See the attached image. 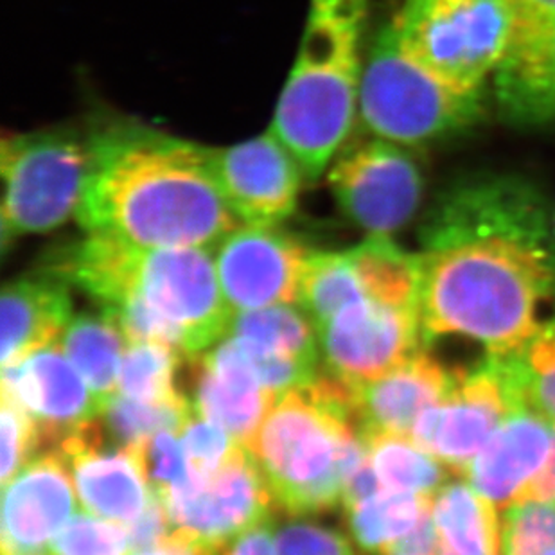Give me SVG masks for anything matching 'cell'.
I'll use <instances>...</instances> for the list:
<instances>
[{
    "mask_svg": "<svg viewBox=\"0 0 555 555\" xmlns=\"http://www.w3.org/2000/svg\"><path fill=\"white\" fill-rule=\"evenodd\" d=\"M89 155L76 212L87 234L139 247L215 250L242 225L216 185L207 146L114 121L90 133Z\"/></svg>",
    "mask_w": 555,
    "mask_h": 555,
    "instance_id": "2",
    "label": "cell"
},
{
    "mask_svg": "<svg viewBox=\"0 0 555 555\" xmlns=\"http://www.w3.org/2000/svg\"><path fill=\"white\" fill-rule=\"evenodd\" d=\"M525 401L508 358L486 354L462 369L455 387L439 404L421 414L412 439L455 475H464L498 426Z\"/></svg>",
    "mask_w": 555,
    "mask_h": 555,
    "instance_id": "10",
    "label": "cell"
},
{
    "mask_svg": "<svg viewBox=\"0 0 555 555\" xmlns=\"http://www.w3.org/2000/svg\"><path fill=\"white\" fill-rule=\"evenodd\" d=\"M185 360L194 412L225 428L250 450L279 398L262 387L243 347L236 338H229L212 351L188 354Z\"/></svg>",
    "mask_w": 555,
    "mask_h": 555,
    "instance_id": "17",
    "label": "cell"
},
{
    "mask_svg": "<svg viewBox=\"0 0 555 555\" xmlns=\"http://www.w3.org/2000/svg\"><path fill=\"white\" fill-rule=\"evenodd\" d=\"M493 92L508 125L538 128L555 122V18L516 29Z\"/></svg>",
    "mask_w": 555,
    "mask_h": 555,
    "instance_id": "22",
    "label": "cell"
},
{
    "mask_svg": "<svg viewBox=\"0 0 555 555\" xmlns=\"http://www.w3.org/2000/svg\"><path fill=\"white\" fill-rule=\"evenodd\" d=\"M554 442V423L530 404H521L489 437L464 478L503 513L527 496L545 469Z\"/></svg>",
    "mask_w": 555,
    "mask_h": 555,
    "instance_id": "19",
    "label": "cell"
},
{
    "mask_svg": "<svg viewBox=\"0 0 555 555\" xmlns=\"http://www.w3.org/2000/svg\"><path fill=\"white\" fill-rule=\"evenodd\" d=\"M383 491V483L379 482L374 467H372L371 459L365 462L349 480H347L346 489H344V500L341 505L344 508L352 507L357 503L367 500V498L374 496V494Z\"/></svg>",
    "mask_w": 555,
    "mask_h": 555,
    "instance_id": "41",
    "label": "cell"
},
{
    "mask_svg": "<svg viewBox=\"0 0 555 555\" xmlns=\"http://www.w3.org/2000/svg\"><path fill=\"white\" fill-rule=\"evenodd\" d=\"M62 347L76 365L101 406L116 396L126 341L119 325L103 313H81L73 317L62 336Z\"/></svg>",
    "mask_w": 555,
    "mask_h": 555,
    "instance_id": "24",
    "label": "cell"
},
{
    "mask_svg": "<svg viewBox=\"0 0 555 555\" xmlns=\"http://www.w3.org/2000/svg\"><path fill=\"white\" fill-rule=\"evenodd\" d=\"M250 451L273 500L294 518L341 505L347 480L369 462L360 428L305 388L278 399Z\"/></svg>",
    "mask_w": 555,
    "mask_h": 555,
    "instance_id": "4",
    "label": "cell"
},
{
    "mask_svg": "<svg viewBox=\"0 0 555 555\" xmlns=\"http://www.w3.org/2000/svg\"><path fill=\"white\" fill-rule=\"evenodd\" d=\"M365 297L367 292L352 264L349 248L341 251H311L297 305L313 320L317 330L324 327L341 309Z\"/></svg>",
    "mask_w": 555,
    "mask_h": 555,
    "instance_id": "28",
    "label": "cell"
},
{
    "mask_svg": "<svg viewBox=\"0 0 555 555\" xmlns=\"http://www.w3.org/2000/svg\"><path fill=\"white\" fill-rule=\"evenodd\" d=\"M89 157V137L65 128L2 137L4 248L18 237L54 231L76 216Z\"/></svg>",
    "mask_w": 555,
    "mask_h": 555,
    "instance_id": "8",
    "label": "cell"
},
{
    "mask_svg": "<svg viewBox=\"0 0 555 555\" xmlns=\"http://www.w3.org/2000/svg\"><path fill=\"white\" fill-rule=\"evenodd\" d=\"M144 446L105 450V446L90 439L83 426L63 440L59 451L68 461L85 513L122 525H130L144 513L155 496Z\"/></svg>",
    "mask_w": 555,
    "mask_h": 555,
    "instance_id": "18",
    "label": "cell"
},
{
    "mask_svg": "<svg viewBox=\"0 0 555 555\" xmlns=\"http://www.w3.org/2000/svg\"><path fill=\"white\" fill-rule=\"evenodd\" d=\"M319 335L324 367L357 385L379 379L426 346L417 308L371 297L341 309Z\"/></svg>",
    "mask_w": 555,
    "mask_h": 555,
    "instance_id": "13",
    "label": "cell"
},
{
    "mask_svg": "<svg viewBox=\"0 0 555 555\" xmlns=\"http://www.w3.org/2000/svg\"><path fill=\"white\" fill-rule=\"evenodd\" d=\"M184 351L160 341H137L128 344L122 357L117 390L126 398L137 401H175L184 398L177 390L175 376L184 363Z\"/></svg>",
    "mask_w": 555,
    "mask_h": 555,
    "instance_id": "30",
    "label": "cell"
},
{
    "mask_svg": "<svg viewBox=\"0 0 555 555\" xmlns=\"http://www.w3.org/2000/svg\"><path fill=\"white\" fill-rule=\"evenodd\" d=\"M126 525L78 513L54 540L51 555H130Z\"/></svg>",
    "mask_w": 555,
    "mask_h": 555,
    "instance_id": "33",
    "label": "cell"
},
{
    "mask_svg": "<svg viewBox=\"0 0 555 555\" xmlns=\"http://www.w3.org/2000/svg\"><path fill=\"white\" fill-rule=\"evenodd\" d=\"M207 155L216 185L242 225H281L294 215L308 179L270 128L232 146H207Z\"/></svg>",
    "mask_w": 555,
    "mask_h": 555,
    "instance_id": "12",
    "label": "cell"
},
{
    "mask_svg": "<svg viewBox=\"0 0 555 555\" xmlns=\"http://www.w3.org/2000/svg\"><path fill=\"white\" fill-rule=\"evenodd\" d=\"M430 496L383 489L346 508L347 524L357 545L369 554L393 555L399 543L431 511Z\"/></svg>",
    "mask_w": 555,
    "mask_h": 555,
    "instance_id": "25",
    "label": "cell"
},
{
    "mask_svg": "<svg viewBox=\"0 0 555 555\" xmlns=\"http://www.w3.org/2000/svg\"><path fill=\"white\" fill-rule=\"evenodd\" d=\"M180 439L184 444L191 472L199 477H209L218 472L231 459L232 453L243 446L225 428L205 420L196 412L180 431Z\"/></svg>",
    "mask_w": 555,
    "mask_h": 555,
    "instance_id": "35",
    "label": "cell"
},
{
    "mask_svg": "<svg viewBox=\"0 0 555 555\" xmlns=\"http://www.w3.org/2000/svg\"><path fill=\"white\" fill-rule=\"evenodd\" d=\"M516 11V29L555 18V0H511Z\"/></svg>",
    "mask_w": 555,
    "mask_h": 555,
    "instance_id": "42",
    "label": "cell"
},
{
    "mask_svg": "<svg viewBox=\"0 0 555 555\" xmlns=\"http://www.w3.org/2000/svg\"><path fill=\"white\" fill-rule=\"evenodd\" d=\"M220 555H278L272 519L245 530L221 546Z\"/></svg>",
    "mask_w": 555,
    "mask_h": 555,
    "instance_id": "39",
    "label": "cell"
},
{
    "mask_svg": "<svg viewBox=\"0 0 555 555\" xmlns=\"http://www.w3.org/2000/svg\"><path fill=\"white\" fill-rule=\"evenodd\" d=\"M278 555H357L346 535L338 530L308 521L284 525L275 534Z\"/></svg>",
    "mask_w": 555,
    "mask_h": 555,
    "instance_id": "37",
    "label": "cell"
},
{
    "mask_svg": "<svg viewBox=\"0 0 555 555\" xmlns=\"http://www.w3.org/2000/svg\"><path fill=\"white\" fill-rule=\"evenodd\" d=\"M131 295L173 327L185 354L209 349L231 331L234 309L227 302L210 248H150L117 240L112 306L105 313Z\"/></svg>",
    "mask_w": 555,
    "mask_h": 555,
    "instance_id": "6",
    "label": "cell"
},
{
    "mask_svg": "<svg viewBox=\"0 0 555 555\" xmlns=\"http://www.w3.org/2000/svg\"><path fill=\"white\" fill-rule=\"evenodd\" d=\"M221 546L210 545L194 535L173 529L171 534L150 548L131 551L130 555H220Z\"/></svg>",
    "mask_w": 555,
    "mask_h": 555,
    "instance_id": "40",
    "label": "cell"
},
{
    "mask_svg": "<svg viewBox=\"0 0 555 555\" xmlns=\"http://www.w3.org/2000/svg\"><path fill=\"white\" fill-rule=\"evenodd\" d=\"M76 486L62 451L33 459L4 486L2 555H51L63 527L74 518Z\"/></svg>",
    "mask_w": 555,
    "mask_h": 555,
    "instance_id": "15",
    "label": "cell"
},
{
    "mask_svg": "<svg viewBox=\"0 0 555 555\" xmlns=\"http://www.w3.org/2000/svg\"><path fill=\"white\" fill-rule=\"evenodd\" d=\"M369 8L371 0H309L299 53L270 130L311 182L325 175L357 121Z\"/></svg>",
    "mask_w": 555,
    "mask_h": 555,
    "instance_id": "3",
    "label": "cell"
},
{
    "mask_svg": "<svg viewBox=\"0 0 555 555\" xmlns=\"http://www.w3.org/2000/svg\"><path fill=\"white\" fill-rule=\"evenodd\" d=\"M193 414V403L185 396L175 401L152 403L116 393L101 410L100 420L105 434L111 435L117 448H122L146 444L160 431L180 434Z\"/></svg>",
    "mask_w": 555,
    "mask_h": 555,
    "instance_id": "29",
    "label": "cell"
},
{
    "mask_svg": "<svg viewBox=\"0 0 555 555\" xmlns=\"http://www.w3.org/2000/svg\"><path fill=\"white\" fill-rule=\"evenodd\" d=\"M177 431H160L153 435L144 446L147 475L158 496L168 493L169 489L184 482L189 477L188 455L182 439Z\"/></svg>",
    "mask_w": 555,
    "mask_h": 555,
    "instance_id": "36",
    "label": "cell"
},
{
    "mask_svg": "<svg viewBox=\"0 0 555 555\" xmlns=\"http://www.w3.org/2000/svg\"><path fill=\"white\" fill-rule=\"evenodd\" d=\"M70 288L73 283L48 264L5 284L0 297L2 369L59 344L73 320Z\"/></svg>",
    "mask_w": 555,
    "mask_h": 555,
    "instance_id": "21",
    "label": "cell"
},
{
    "mask_svg": "<svg viewBox=\"0 0 555 555\" xmlns=\"http://www.w3.org/2000/svg\"><path fill=\"white\" fill-rule=\"evenodd\" d=\"M311 251L281 225H240L215 247L221 288L234 311L299 300Z\"/></svg>",
    "mask_w": 555,
    "mask_h": 555,
    "instance_id": "14",
    "label": "cell"
},
{
    "mask_svg": "<svg viewBox=\"0 0 555 555\" xmlns=\"http://www.w3.org/2000/svg\"><path fill=\"white\" fill-rule=\"evenodd\" d=\"M486 95L462 92L437 78L404 51L388 22L363 62L358 116L369 135L414 150L478 125Z\"/></svg>",
    "mask_w": 555,
    "mask_h": 555,
    "instance_id": "5",
    "label": "cell"
},
{
    "mask_svg": "<svg viewBox=\"0 0 555 555\" xmlns=\"http://www.w3.org/2000/svg\"><path fill=\"white\" fill-rule=\"evenodd\" d=\"M229 333L234 338L254 341L264 349L319 367L322 354L319 330L308 314L300 313L289 305L234 314Z\"/></svg>",
    "mask_w": 555,
    "mask_h": 555,
    "instance_id": "27",
    "label": "cell"
},
{
    "mask_svg": "<svg viewBox=\"0 0 555 555\" xmlns=\"http://www.w3.org/2000/svg\"><path fill=\"white\" fill-rule=\"evenodd\" d=\"M431 518L446 551L502 555V513L464 480H448L431 500Z\"/></svg>",
    "mask_w": 555,
    "mask_h": 555,
    "instance_id": "23",
    "label": "cell"
},
{
    "mask_svg": "<svg viewBox=\"0 0 555 555\" xmlns=\"http://www.w3.org/2000/svg\"><path fill=\"white\" fill-rule=\"evenodd\" d=\"M325 173L341 215L367 236L392 237L412 223L425 196L410 147L379 137L347 142Z\"/></svg>",
    "mask_w": 555,
    "mask_h": 555,
    "instance_id": "9",
    "label": "cell"
},
{
    "mask_svg": "<svg viewBox=\"0 0 555 555\" xmlns=\"http://www.w3.org/2000/svg\"><path fill=\"white\" fill-rule=\"evenodd\" d=\"M369 459L383 488L434 498L448 480L450 467L417 444L410 435H365Z\"/></svg>",
    "mask_w": 555,
    "mask_h": 555,
    "instance_id": "26",
    "label": "cell"
},
{
    "mask_svg": "<svg viewBox=\"0 0 555 555\" xmlns=\"http://www.w3.org/2000/svg\"><path fill=\"white\" fill-rule=\"evenodd\" d=\"M525 500L555 502V442L545 469L541 472L540 477L535 478V482L532 483V488L529 489V493H527V496L521 502H525Z\"/></svg>",
    "mask_w": 555,
    "mask_h": 555,
    "instance_id": "43",
    "label": "cell"
},
{
    "mask_svg": "<svg viewBox=\"0 0 555 555\" xmlns=\"http://www.w3.org/2000/svg\"><path fill=\"white\" fill-rule=\"evenodd\" d=\"M508 360L527 404L555 425V314Z\"/></svg>",
    "mask_w": 555,
    "mask_h": 555,
    "instance_id": "31",
    "label": "cell"
},
{
    "mask_svg": "<svg viewBox=\"0 0 555 555\" xmlns=\"http://www.w3.org/2000/svg\"><path fill=\"white\" fill-rule=\"evenodd\" d=\"M540 185L477 171L446 185L420 225L421 335L518 354L555 314V229Z\"/></svg>",
    "mask_w": 555,
    "mask_h": 555,
    "instance_id": "1",
    "label": "cell"
},
{
    "mask_svg": "<svg viewBox=\"0 0 555 555\" xmlns=\"http://www.w3.org/2000/svg\"><path fill=\"white\" fill-rule=\"evenodd\" d=\"M126 529L130 534L131 551H141V548H150L163 543L173 530V524L163 498L155 493L152 502L144 508V513L135 521L126 525Z\"/></svg>",
    "mask_w": 555,
    "mask_h": 555,
    "instance_id": "38",
    "label": "cell"
},
{
    "mask_svg": "<svg viewBox=\"0 0 555 555\" xmlns=\"http://www.w3.org/2000/svg\"><path fill=\"white\" fill-rule=\"evenodd\" d=\"M87 385L59 344L2 369V396L31 415L40 448L51 450H59L68 435L101 414L103 406Z\"/></svg>",
    "mask_w": 555,
    "mask_h": 555,
    "instance_id": "16",
    "label": "cell"
},
{
    "mask_svg": "<svg viewBox=\"0 0 555 555\" xmlns=\"http://www.w3.org/2000/svg\"><path fill=\"white\" fill-rule=\"evenodd\" d=\"M440 555H456V554H453V552L446 551V548H442V551H440Z\"/></svg>",
    "mask_w": 555,
    "mask_h": 555,
    "instance_id": "44",
    "label": "cell"
},
{
    "mask_svg": "<svg viewBox=\"0 0 555 555\" xmlns=\"http://www.w3.org/2000/svg\"><path fill=\"white\" fill-rule=\"evenodd\" d=\"M511 0H404L392 16L404 51L444 83L488 94L516 33Z\"/></svg>",
    "mask_w": 555,
    "mask_h": 555,
    "instance_id": "7",
    "label": "cell"
},
{
    "mask_svg": "<svg viewBox=\"0 0 555 555\" xmlns=\"http://www.w3.org/2000/svg\"><path fill=\"white\" fill-rule=\"evenodd\" d=\"M555 551V502L525 500L502 513V555H548Z\"/></svg>",
    "mask_w": 555,
    "mask_h": 555,
    "instance_id": "32",
    "label": "cell"
},
{
    "mask_svg": "<svg viewBox=\"0 0 555 555\" xmlns=\"http://www.w3.org/2000/svg\"><path fill=\"white\" fill-rule=\"evenodd\" d=\"M173 529L223 546L245 530L272 519V491L247 446L209 477L189 472L184 482L163 494Z\"/></svg>",
    "mask_w": 555,
    "mask_h": 555,
    "instance_id": "11",
    "label": "cell"
},
{
    "mask_svg": "<svg viewBox=\"0 0 555 555\" xmlns=\"http://www.w3.org/2000/svg\"><path fill=\"white\" fill-rule=\"evenodd\" d=\"M0 440V483L4 488L40 450L37 423L21 404L8 396H2Z\"/></svg>",
    "mask_w": 555,
    "mask_h": 555,
    "instance_id": "34",
    "label": "cell"
},
{
    "mask_svg": "<svg viewBox=\"0 0 555 555\" xmlns=\"http://www.w3.org/2000/svg\"><path fill=\"white\" fill-rule=\"evenodd\" d=\"M462 369H451L423 346L398 367L358 388V425L371 434L410 435L421 414L455 387Z\"/></svg>",
    "mask_w": 555,
    "mask_h": 555,
    "instance_id": "20",
    "label": "cell"
}]
</instances>
